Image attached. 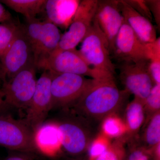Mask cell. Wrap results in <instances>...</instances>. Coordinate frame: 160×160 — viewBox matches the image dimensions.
<instances>
[{
  "label": "cell",
  "instance_id": "obj_36",
  "mask_svg": "<svg viewBox=\"0 0 160 160\" xmlns=\"http://www.w3.org/2000/svg\"><path fill=\"white\" fill-rule=\"evenodd\" d=\"M160 160V159H156V160Z\"/></svg>",
  "mask_w": 160,
  "mask_h": 160
},
{
  "label": "cell",
  "instance_id": "obj_27",
  "mask_svg": "<svg viewBox=\"0 0 160 160\" xmlns=\"http://www.w3.org/2000/svg\"><path fill=\"white\" fill-rule=\"evenodd\" d=\"M128 5L141 15L151 21L152 16L146 1L144 0H125Z\"/></svg>",
  "mask_w": 160,
  "mask_h": 160
},
{
  "label": "cell",
  "instance_id": "obj_35",
  "mask_svg": "<svg viewBox=\"0 0 160 160\" xmlns=\"http://www.w3.org/2000/svg\"><path fill=\"white\" fill-rule=\"evenodd\" d=\"M69 160H78L72 158V159H69Z\"/></svg>",
  "mask_w": 160,
  "mask_h": 160
},
{
  "label": "cell",
  "instance_id": "obj_5",
  "mask_svg": "<svg viewBox=\"0 0 160 160\" xmlns=\"http://www.w3.org/2000/svg\"><path fill=\"white\" fill-rule=\"evenodd\" d=\"M40 69L58 73H72L94 80L114 78V75L95 69L87 64L76 49L55 50Z\"/></svg>",
  "mask_w": 160,
  "mask_h": 160
},
{
  "label": "cell",
  "instance_id": "obj_17",
  "mask_svg": "<svg viewBox=\"0 0 160 160\" xmlns=\"http://www.w3.org/2000/svg\"><path fill=\"white\" fill-rule=\"evenodd\" d=\"M81 1L48 0L45 10L48 21L58 27L67 28L69 26Z\"/></svg>",
  "mask_w": 160,
  "mask_h": 160
},
{
  "label": "cell",
  "instance_id": "obj_24",
  "mask_svg": "<svg viewBox=\"0 0 160 160\" xmlns=\"http://www.w3.org/2000/svg\"><path fill=\"white\" fill-rule=\"evenodd\" d=\"M144 104L146 121L152 115L160 111V85H154L144 101Z\"/></svg>",
  "mask_w": 160,
  "mask_h": 160
},
{
  "label": "cell",
  "instance_id": "obj_25",
  "mask_svg": "<svg viewBox=\"0 0 160 160\" xmlns=\"http://www.w3.org/2000/svg\"><path fill=\"white\" fill-rule=\"evenodd\" d=\"M124 160H154L152 152L145 146H132L126 152Z\"/></svg>",
  "mask_w": 160,
  "mask_h": 160
},
{
  "label": "cell",
  "instance_id": "obj_6",
  "mask_svg": "<svg viewBox=\"0 0 160 160\" xmlns=\"http://www.w3.org/2000/svg\"><path fill=\"white\" fill-rule=\"evenodd\" d=\"M79 52L90 67L113 75L115 66L110 58L109 45L95 20L82 41Z\"/></svg>",
  "mask_w": 160,
  "mask_h": 160
},
{
  "label": "cell",
  "instance_id": "obj_2",
  "mask_svg": "<svg viewBox=\"0 0 160 160\" xmlns=\"http://www.w3.org/2000/svg\"><path fill=\"white\" fill-rule=\"evenodd\" d=\"M65 116L55 121L61 135L62 149L72 157H78L87 151L94 140L91 122L71 111Z\"/></svg>",
  "mask_w": 160,
  "mask_h": 160
},
{
  "label": "cell",
  "instance_id": "obj_12",
  "mask_svg": "<svg viewBox=\"0 0 160 160\" xmlns=\"http://www.w3.org/2000/svg\"><path fill=\"white\" fill-rule=\"evenodd\" d=\"M112 53L122 62L149 61L146 44L139 39L124 19L116 39Z\"/></svg>",
  "mask_w": 160,
  "mask_h": 160
},
{
  "label": "cell",
  "instance_id": "obj_29",
  "mask_svg": "<svg viewBox=\"0 0 160 160\" xmlns=\"http://www.w3.org/2000/svg\"><path fill=\"white\" fill-rule=\"evenodd\" d=\"M148 70L154 85H160V61H149Z\"/></svg>",
  "mask_w": 160,
  "mask_h": 160
},
{
  "label": "cell",
  "instance_id": "obj_7",
  "mask_svg": "<svg viewBox=\"0 0 160 160\" xmlns=\"http://www.w3.org/2000/svg\"><path fill=\"white\" fill-rule=\"evenodd\" d=\"M32 65H34L32 49L22 26H20L12 42L0 61V83L2 85Z\"/></svg>",
  "mask_w": 160,
  "mask_h": 160
},
{
  "label": "cell",
  "instance_id": "obj_28",
  "mask_svg": "<svg viewBox=\"0 0 160 160\" xmlns=\"http://www.w3.org/2000/svg\"><path fill=\"white\" fill-rule=\"evenodd\" d=\"M146 45L149 61H160V38H157L153 42Z\"/></svg>",
  "mask_w": 160,
  "mask_h": 160
},
{
  "label": "cell",
  "instance_id": "obj_15",
  "mask_svg": "<svg viewBox=\"0 0 160 160\" xmlns=\"http://www.w3.org/2000/svg\"><path fill=\"white\" fill-rule=\"evenodd\" d=\"M119 7L123 18L143 44L153 42L157 39L155 28L151 21L141 15L125 0H119Z\"/></svg>",
  "mask_w": 160,
  "mask_h": 160
},
{
  "label": "cell",
  "instance_id": "obj_19",
  "mask_svg": "<svg viewBox=\"0 0 160 160\" xmlns=\"http://www.w3.org/2000/svg\"><path fill=\"white\" fill-rule=\"evenodd\" d=\"M46 0H2L12 10L23 15L27 21L36 18L38 14L45 10Z\"/></svg>",
  "mask_w": 160,
  "mask_h": 160
},
{
  "label": "cell",
  "instance_id": "obj_9",
  "mask_svg": "<svg viewBox=\"0 0 160 160\" xmlns=\"http://www.w3.org/2000/svg\"><path fill=\"white\" fill-rule=\"evenodd\" d=\"M98 2V0L81 1L69 29L62 35L55 50L75 49L83 41L94 20Z\"/></svg>",
  "mask_w": 160,
  "mask_h": 160
},
{
  "label": "cell",
  "instance_id": "obj_23",
  "mask_svg": "<svg viewBox=\"0 0 160 160\" xmlns=\"http://www.w3.org/2000/svg\"><path fill=\"white\" fill-rule=\"evenodd\" d=\"M125 140L122 137L109 144L105 152L97 157L90 160H124L126 155Z\"/></svg>",
  "mask_w": 160,
  "mask_h": 160
},
{
  "label": "cell",
  "instance_id": "obj_34",
  "mask_svg": "<svg viewBox=\"0 0 160 160\" xmlns=\"http://www.w3.org/2000/svg\"><path fill=\"white\" fill-rule=\"evenodd\" d=\"M2 97H0V105L1 104V103H2Z\"/></svg>",
  "mask_w": 160,
  "mask_h": 160
},
{
  "label": "cell",
  "instance_id": "obj_3",
  "mask_svg": "<svg viewBox=\"0 0 160 160\" xmlns=\"http://www.w3.org/2000/svg\"><path fill=\"white\" fill-rule=\"evenodd\" d=\"M36 70L34 65H31L2 85L0 89L3 96L0 108L11 107L26 111L35 90Z\"/></svg>",
  "mask_w": 160,
  "mask_h": 160
},
{
  "label": "cell",
  "instance_id": "obj_4",
  "mask_svg": "<svg viewBox=\"0 0 160 160\" xmlns=\"http://www.w3.org/2000/svg\"><path fill=\"white\" fill-rule=\"evenodd\" d=\"M51 72L52 110L71 108L94 81L79 75Z\"/></svg>",
  "mask_w": 160,
  "mask_h": 160
},
{
  "label": "cell",
  "instance_id": "obj_20",
  "mask_svg": "<svg viewBox=\"0 0 160 160\" xmlns=\"http://www.w3.org/2000/svg\"><path fill=\"white\" fill-rule=\"evenodd\" d=\"M143 146L151 149L160 143V112L152 115L146 122Z\"/></svg>",
  "mask_w": 160,
  "mask_h": 160
},
{
  "label": "cell",
  "instance_id": "obj_22",
  "mask_svg": "<svg viewBox=\"0 0 160 160\" xmlns=\"http://www.w3.org/2000/svg\"><path fill=\"white\" fill-rule=\"evenodd\" d=\"M102 130L104 134L108 137L119 138L126 132V128L125 124L115 114L103 120Z\"/></svg>",
  "mask_w": 160,
  "mask_h": 160
},
{
  "label": "cell",
  "instance_id": "obj_18",
  "mask_svg": "<svg viewBox=\"0 0 160 160\" xmlns=\"http://www.w3.org/2000/svg\"><path fill=\"white\" fill-rule=\"evenodd\" d=\"M146 121V112L144 102L134 98V99L126 105L124 121L126 131L133 136L139 131Z\"/></svg>",
  "mask_w": 160,
  "mask_h": 160
},
{
  "label": "cell",
  "instance_id": "obj_10",
  "mask_svg": "<svg viewBox=\"0 0 160 160\" xmlns=\"http://www.w3.org/2000/svg\"><path fill=\"white\" fill-rule=\"evenodd\" d=\"M52 73L44 70L37 80L35 90L24 119L26 124L33 131L45 122L52 110L51 84Z\"/></svg>",
  "mask_w": 160,
  "mask_h": 160
},
{
  "label": "cell",
  "instance_id": "obj_1",
  "mask_svg": "<svg viewBox=\"0 0 160 160\" xmlns=\"http://www.w3.org/2000/svg\"><path fill=\"white\" fill-rule=\"evenodd\" d=\"M129 95L125 90L118 88L114 78L94 80L79 99L69 109L89 122L103 121L121 109Z\"/></svg>",
  "mask_w": 160,
  "mask_h": 160
},
{
  "label": "cell",
  "instance_id": "obj_16",
  "mask_svg": "<svg viewBox=\"0 0 160 160\" xmlns=\"http://www.w3.org/2000/svg\"><path fill=\"white\" fill-rule=\"evenodd\" d=\"M34 143L37 152L44 155H57L61 146V135L55 121L43 123L34 132Z\"/></svg>",
  "mask_w": 160,
  "mask_h": 160
},
{
  "label": "cell",
  "instance_id": "obj_32",
  "mask_svg": "<svg viewBox=\"0 0 160 160\" xmlns=\"http://www.w3.org/2000/svg\"><path fill=\"white\" fill-rule=\"evenodd\" d=\"M12 20L11 14L0 2V24Z\"/></svg>",
  "mask_w": 160,
  "mask_h": 160
},
{
  "label": "cell",
  "instance_id": "obj_13",
  "mask_svg": "<svg viewBox=\"0 0 160 160\" xmlns=\"http://www.w3.org/2000/svg\"><path fill=\"white\" fill-rule=\"evenodd\" d=\"M94 20L105 35L112 54L116 39L124 20L119 1L98 0Z\"/></svg>",
  "mask_w": 160,
  "mask_h": 160
},
{
  "label": "cell",
  "instance_id": "obj_31",
  "mask_svg": "<svg viewBox=\"0 0 160 160\" xmlns=\"http://www.w3.org/2000/svg\"><path fill=\"white\" fill-rule=\"evenodd\" d=\"M4 160H34L33 153L18 152L9 155Z\"/></svg>",
  "mask_w": 160,
  "mask_h": 160
},
{
  "label": "cell",
  "instance_id": "obj_21",
  "mask_svg": "<svg viewBox=\"0 0 160 160\" xmlns=\"http://www.w3.org/2000/svg\"><path fill=\"white\" fill-rule=\"evenodd\" d=\"M20 26L12 20L0 24V61L12 42Z\"/></svg>",
  "mask_w": 160,
  "mask_h": 160
},
{
  "label": "cell",
  "instance_id": "obj_8",
  "mask_svg": "<svg viewBox=\"0 0 160 160\" xmlns=\"http://www.w3.org/2000/svg\"><path fill=\"white\" fill-rule=\"evenodd\" d=\"M0 146L18 152L34 153V131L24 120L0 115Z\"/></svg>",
  "mask_w": 160,
  "mask_h": 160
},
{
  "label": "cell",
  "instance_id": "obj_11",
  "mask_svg": "<svg viewBox=\"0 0 160 160\" xmlns=\"http://www.w3.org/2000/svg\"><path fill=\"white\" fill-rule=\"evenodd\" d=\"M149 62H122L120 67V79L124 90L144 103L154 85L148 70Z\"/></svg>",
  "mask_w": 160,
  "mask_h": 160
},
{
  "label": "cell",
  "instance_id": "obj_30",
  "mask_svg": "<svg viewBox=\"0 0 160 160\" xmlns=\"http://www.w3.org/2000/svg\"><path fill=\"white\" fill-rule=\"evenodd\" d=\"M146 3L151 12L152 16L154 18L156 23L160 28V1L159 0L146 1Z\"/></svg>",
  "mask_w": 160,
  "mask_h": 160
},
{
  "label": "cell",
  "instance_id": "obj_26",
  "mask_svg": "<svg viewBox=\"0 0 160 160\" xmlns=\"http://www.w3.org/2000/svg\"><path fill=\"white\" fill-rule=\"evenodd\" d=\"M109 145L105 139L102 137L97 138L92 142L88 148L89 160L97 157L106 150Z\"/></svg>",
  "mask_w": 160,
  "mask_h": 160
},
{
  "label": "cell",
  "instance_id": "obj_33",
  "mask_svg": "<svg viewBox=\"0 0 160 160\" xmlns=\"http://www.w3.org/2000/svg\"><path fill=\"white\" fill-rule=\"evenodd\" d=\"M2 92L1 91V89H0V97H2Z\"/></svg>",
  "mask_w": 160,
  "mask_h": 160
},
{
  "label": "cell",
  "instance_id": "obj_14",
  "mask_svg": "<svg viewBox=\"0 0 160 160\" xmlns=\"http://www.w3.org/2000/svg\"><path fill=\"white\" fill-rule=\"evenodd\" d=\"M62 35L57 26L48 20L44 21L42 31L32 48L37 69H40L43 63L57 48Z\"/></svg>",
  "mask_w": 160,
  "mask_h": 160
}]
</instances>
